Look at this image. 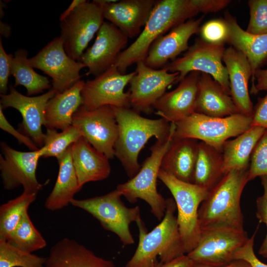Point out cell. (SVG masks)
<instances>
[{
	"label": "cell",
	"mask_w": 267,
	"mask_h": 267,
	"mask_svg": "<svg viewBox=\"0 0 267 267\" xmlns=\"http://www.w3.org/2000/svg\"><path fill=\"white\" fill-rule=\"evenodd\" d=\"M72 158L80 188L91 181L102 180L111 173L109 159L83 136L72 145Z\"/></svg>",
	"instance_id": "23"
},
{
	"label": "cell",
	"mask_w": 267,
	"mask_h": 267,
	"mask_svg": "<svg viewBox=\"0 0 267 267\" xmlns=\"http://www.w3.org/2000/svg\"><path fill=\"white\" fill-rule=\"evenodd\" d=\"M195 113L218 118L239 113L231 96L206 73L200 76Z\"/></svg>",
	"instance_id": "27"
},
{
	"label": "cell",
	"mask_w": 267,
	"mask_h": 267,
	"mask_svg": "<svg viewBox=\"0 0 267 267\" xmlns=\"http://www.w3.org/2000/svg\"><path fill=\"white\" fill-rule=\"evenodd\" d=\"M86 0H73L68 8L64 10L59 17L60 21L64 20L77 7L85 2Z\"/></svg>",
	"instance_id": "48"
},
{
	"label": "cell",
	"mask_w": 267,
	"mask_h": 267,
	"mask_svg": "<svg viewBox=\"0 0 267 267\" xmlns=\"http://www.w3.org/2000/svg\"><path fill=\"white\" fill-rule=\"evenodd\" d=\"M72 125L96 149L109 159L115 157L118 126L111 106L89 110L82 105L73 116Z\"/></svg>",
	"instance_id": "13"
},
{
	"label": "cell",
	"mask_w": 267,
	"mask_h": 267,
	"mask_svg": "<svg viewBox=\"0 0 267 267\" xmlns=\"http://www.w3.org/2000/svg\"><path fill=\"white\" fill-rule=\"evenodd\" d=\"M228 28L227 42L233 47L243 53L248 59L252 69V86H255L256 71L267 60V34L252 35L238 25L236 18L226 13L224 19Z\"/></svg>",
	"instance_id": "26"
},
{
	"label": "cell",
	"mask_w": 267,
	"mask_h": 267,
	"mask_svg": "<svg viewBox=\"0 0 267 267\" xmlns=\"http://www.w3.org/2000/svg\"><path fill=\"white\" fill-rule=\"evenodd\" d=\"M266 130L252 126L233 139L224 143L222 151L224 175L232 170L248 169L252 152Z\"/></svg>",
	"instance_id": "30"
},
{
	"label": "cell",
	"mask_w": 267,
	"mask_h": 267,
	"mask_svg": "<svg viewBox=\"0 0 267 267\" xmlns=\"http://www.w3.org/2000/svg\"><path fill=\"white\" fill-rule=\"evenodd\" d=\"M174 133L167 139L157 140L150 147V155L144 161L138 172L127 182L118 184L116 188L130 203H134L138 199L145 201L149 205L151 213L159 221L165 215L167 199L157 190V178L162 159L171 144Z\"/></svg>",
	"instance_id": "5"
},
{
	"label": "cell",
	"mask_w": 267,
	"mask_h": 267,
	"mask_svg": "<svg viewBox=\"0 0 267 267\" xmlns=\"http://www.w3.org/2000/svg\"><path fill=\"white\" fill-rule=\"evenodd\" d=\"M13 54H7L0 38V93H7L8 78L11 75V60Z\"/></svg>",
	"instance_id": "42"
},
{
	"label": "cell",
	"mask_w": 267,
	"mask_h": 267,
	"mask_svg": "<svg viewBox=\"0 0 267 267\" xmlns=\"http://www.w3.org/2000/svg\"><path fill=\"white\" fill-rule=\"evenodd\" d=\"M136 64L135 74L129 82L131 106L139 113L150 114L166 89L175 84L179 74L164 68L153 69L144 61Z\"/></svg>",
	"instance_id": "16"
},
{
	"label": "cell",
	"mask_w": 267,
	"mask_h": 267,
	"mask_svg": "<svg viewBox=\"0 0 267 267\" xmlns=\"http://www.w3.org/2000/svg\"><path fill=\"white\" fill-rule=\"evenodd\" d=\"M201 38L205 42L214 44H224L227 42L228 28L223 19H213L200 28Z\"/></svg>",
	"instance_id": "39"
},
{
	"label": "cell",
	"mask_w": 267,
	"mask_h": 267,
	"mask_svg": "<svg viewBox=\"0 0 267 267\" xmlns=\"http://www.w3.org/2000/svg\"><path fill=\"white\" fill-rule=\"evenodd\" d=\"M158 178L166 186L175 201L177 222L184 248L187 254L196 247L201 230L198 210L209 191L193 183L180 180L160 169Z\"/></svg>",
	"instance_id": "7"
},
{
	"label": "cell",
	"mask_w": 267,
	"mask_h": 267,
	"mask_svg": "<svg viewBox=\"0 0 267 267\" xmlns=\"http://www.w3.org/2000/svg\"><path fill=\"white\" fill-rule=\"evenodd\" d=\"M193 264V262L184 255L169 262L159 263L153 267H192Z\"/></svg>",
	"instance_id": "47"
},
{
	"label": "cell",
	"mask_w": 267,
	"mask_h": 267,
	"mask_svg": "<svg viewBox=\"0 0 267 267\" xmlns=\"http://www.w3.org/2000/svg\"><path fill=\"white\" fill-rule=\"evenodd\" d=\"M192 267H214L204 266L200 264H194ZM217 267H251L246 262L243 260H235L228 265Z\"/></svg>",
	"instance_id": "49"
},
{
	"label": "cell",
	"mask_w": 267,
	"mask_h": 267,
	"mask_svg": "<svg viewBox=\"0 0 267 267\" xmlns=\"http://www.w3.org/2000/svg\"><path fill=\"white\" fill-rule=\"evenodd\" d=\"M13 246L31 253L44 248L46 241L33 223L28 212L6 240Z\"/></svg>",
	"instance_id": "34"
},
{
	"label": "cell",
	"mask_w": 267,
	"mask_h": 267,
	"mask_svg": "<svg viewBox=\"0 0 267 267\" xmlns=\"http://www.w3.org/2000/svg\"><path fill=\"white\" fill-rule=\"evenodd\" d=\"M46 257L21 250L0 239V267H44Z\"/></svg>",
	"instance_id": "36"
},
{
	"label": "cell",
	"mask_w": 267,
	"mask_h": 267,
	"mask_svg": "<svg viewBox=\"0 0 267 267\" xmlns=\"http://www.w3.org/2000/svg\"><path fill=\"white\" fill-rule=\"evenodd\" d=\"M204 15L198 19H190L172 28L157 38L151 44L144 60L145 64L155 69L163 68L189 48L190 37L199 32Z\"/></svg>",
	"instance_id": "20"
},
{
	"label": "cell",
	"mask_w": 267,
	"mask_h": 267,
	"mask_svg": "<svg viewBox=\"0 0 267 267\" xmlns=\"http://www.w3.org/2000/svg\"><path fill=\"white\" fill-rule=\"evenodd\" d=\"M176 209L175 200L167 199L163 218L149 232L142 220L136 223L139 229L138 245L124 267H153L159 263L169 262L186 255L175 214Z\"/></svg>",
	"instance_id": "3"
},
{
	"label": "cell",
	"mask_w": 267,
	"mask_h": 267,
	"mask_svg": "<svg viewBox=\"0 0 267 267\" xmlns=\"http://www.w3.org/2000/svg\"><path fill=\"white\" fill-rule=\"evenodd\" d=\"M0 177L4 188L12 190L22 186L23 191L36 193L43 185L36 177L39 160L43 156L41 148L28 152L16 150L5 142H0Z\"/></svg>",
	"instance_id": "15"
},
{
	"label": "cell",
	"mask_w": 267,
	"mask_h": 267,
	"mask_svg": "<svg viewBox=\"0 0 267 267\" xmlns=\"http://www.w3.org/2000/svg\"><path fill=\"white\" fill-rule=\"evenodd\" d=\"M96 0L101 7L104 18L131 39L140 34L156 2L155 0Z\"/></svg>",
	"instance_id": "19"
},
{
	"label": "cell",
	"mask_w": 267,
	"mask_h": 267,
	"mask_svg": "<svg viewBox=\"0 0 267 267\" xmlns=\"http://www.w3.org/2000/svg\"><path fill=\"white\" fill-rule=\"evenodd\" d=\"M252 120V126L260 127L267 130V93L265 96L258 98V102L253 108Z\"/></svg>",
	"instance_id": "44"
},
{
	"label": "cell",
	"mask_w": 267,
	"mask_h": 267,
	"mask_svg": "<svg viewBox=\"0 0 267 267\" xmlns=\"http://www.w3.org/2000/svg\"><path fill=\"white\" fill-rule=\"evenodd\" d=\"M225 49L224 44H210L197 38L182 57L170 61L163 68L171 73H179L175 84L191 72L208 74L230 95L228 72L222 64Z\"/></svg>",
	"instance_id": "9"
},
{
	"label": "cell",
	"mask_w": 267,
	"mask_h": 267,
	"mask_svg": "<svg viewBox=\"0 0 267 267\" xmlns=\"http://www.w3.org/2000/svg\"><path fill=\"white\" fill-rule=\"evenodd\" d=\"M250 18L246 31L252 35L267 34V0L248 2Z\"/></svg>",
	"instance_id": "38"
},
{
	"label": "cell",
	"mask_w": 267,
	"mask_h": 267,
	"mask_svg": "<svg viewBox=\"0 0 267 267\" xmlns=\"http://www.w3.org/2000/svg\"><path fill=\"white\" fill-rule=\"evenodd\" d=\"M199 141L173 137L162 159L161 169L184 182L193 183Z\"/></svg>",
	"instance_id": "25"
},
{
	"label": "cell",
	"mask_w": 267,
	"mask_h": 267,
	"mask_svg": "<svg viewBox=\"0 0 267 267\" xmlns=\"http://www.w3.org/2000/svg\"><path fill=\"white\" fill-rule=\"evenodd\" d=\"M11 33L10 26L6 23L0 21V36L8 38Z\"/></svg>",
	"instance_id": "50"
},
{
	"label": "cell",
	"mask_w": 267,
	"mask_h": 267,
	"mask_svg": "<svg viewBox=\"0 0 267 267\" xmlns=\"http://www.w3.org/2000/svg\"><path fill=\"white\" fill-rule=\"evenodd\" d=\"M199 72H191L174 90L165 92L155 103L156 114L176 123L195 113L199 80Z\"/></svg>",
	"instance_id": "21"
},
{
	"label": "cell",
	"mask_w": 267,
	"mask_h": 267,
	"mask_svg": "<svg viewBox=\"0 0 267 267\" xmlns=\"http://www.w3.org/2000/svg\"><path fill=\"white\" fill-rule=\"evenodd\" d=\"M9 92L0 94V106L3 109L9 107L18 111L22 117L21 127L27 136L42 148L44 143L45 134L42 131L44 125V114L48 101L56 93L52 88L45 93L36 96L24 95L10 85Z\"/></svg>",
	"instance_id": "17"
},
{
	"label": "cell",
	"mask_w": 267,
	"mask_h": 267,
	"mask_svg": "<svg viewBox=\"0 0 267 267\" xmlns=\"http://www.w3.org/2000/svg\"><path fill=\"white\" fill-rule=\"evenodd\" d=\"M116 189L101 196L84 199H74L71 205L81 209L95 218L105 229L115 233L124 245L134 243L130 230L132 222L141 220L138 206L127 207Z\"/></svg>",
	"instance_id": "8"
},
{
	"label": "cell",
	"mask_w": 267,
	"mask_h": 267,
	"mask_svg": "<svg viewBox=\"0 0 267 267\" xmlns=\"http://www.w3.org/2000/svg\"><path fill=\"white\" fill-rule=\"evenodd\" d=\"M44 267H115L78 241L64 237L51 247Z\"/></svg>",
	"instance_id": "24"
},
{
	"label": "cell",
	"mask_w": 267,
	"mask_h": 267,
	"mask_svg": "<svg viewBox=\"0 0 267 267\" xmlns=\"http://www.w3.org/2000/svg\"><path fill=\"white\" fill-rule=\"evenodd\" d=\"M223 61L227 70L231 96L238 112L252 117L253 106L249 95L248 82L252 69L245 55L233 47L225 48Z\"/></svg>",
	"instance_id": "22"
},
{
	"label": "cell",
	"mask_w": 267,
	"mask_h": 267,
	"mask_svg": "<svg viewBox=\"0 0 267 267\" xmlns=\"http://www.w3.org/2000/svg\"><path fill=\"white\" fill-rule=\"evenodd\" d=\"M135 71L122 74L114 65L92 80L85 82L81 91L83 106L92 110L103 106L130 108V93L125 92Z\"/></svg>",
	"instance_id": "14"
},
{
	"label": "cell",
	"mask_w": 267,
	"mask_h": 267,
	"mask_svg": "<svg viewBox=\"0 0 267 267\" xmlns=\"http://www.w3.org/2000/svg\"><path fill=\"white\" fill-rule=\"evenodd\" d=\"M71 146L57 161L59 171L57 179L44 204L49 211L59 210L71 204L75 194L81 190L73 164Z\"/></svg>",
	"instance_id": "29"
},
{
	"label": "cell",
	"mask_w": 267,
	"mask_h": 267,
	"mask_svg": "<svg viewBox=\"0 0 267 267\" xmlns=\"http://www.w3.org/2000/svg\"><path fill=\"white\" fill-rule=\"evenodd\" d=\"M249 180L267 176V130L257 142L250 159L248 169Z\"/></svg>",
	"instance_id": "37"
},
{
	"label": "cell",
	"mask_w": 267,
	"mask_h": 267,
	"mask_svg": "<svg viewBox=\"0 0 267 267\" xmlns=\"http://www.w3.org/2000/svg\"><path fill=\"white\" fill-rule=\"evenodd\" d=\"M199 13L215 12L226 7L231 2L229 0H193Z\"/></svg>",
	"instance_id": "45"
},
{
	"label": "cell",
	"mask_w": 267,
	"mask_h": 267,
	"mask_svg": "<svg viewBox=\"0 0 267 267\" xmlns=\"http://www.w3.org/2000/svg\"><path fill=\"white\" fill-rule=\"evenodd\" d=\"M257 229L246 242L235 253L234 260H243L251 267H267V264L261 262L256 256L254 250V239Z\"/></svg>",
	"instance_id": "41"
},
{
	"label": "cell",
	"mask_w": 267,
	"mask_h": 267,
	"mask_svg": "<svg viewBox=\"0 0 267 267\" xmlns=\"http://www.w3.org/2000/svg\"><path fill=\"white\" fill-rule=\"evenodd\" d=\"M3 109L0 106V128L3 131L13 136L18 142L24 144L31 151H36L40 148L28 136L25 135L15 129L7 121L5 117Z\"/></svg>",
	"instance_id": "43"
},
{
	"label": "cell",
	"mask_w": 267,
	"mask_h": 267,
	"mask_svg": "<svg viewBox=\"0 0 267 267\" xmlns=\"http://www.w3.org/2000/svg\"><path fill=\"white\" fill-rule=\"evenodd\" d=\"M100 5L96 0L86 1L60 22V38L65 52L80 61L89 43L104 22Z\"/></svg>",
	"instance_id": "11"
},
{
	"label": "cell",
	"mask_w": 267,
	"mask_h": 267,
	"mask_svg": "<svg viewBox=\"0 0 267 267\" xmlns=\"http://www.w3.org/2000/svg\"><path fill=\"white\" fill-rule=\"evenodd\" d=\"M248 181V169L232 170L209 191L198 210L201 230L216 227L243 228L240 199Z\"/></svg>",
	"instance_id": "4"
},
{
	"label": "cell",
	"mask_w": 267,
	"mask_h": 267,
	"mask_svg": "<svg viewBox=\"0 0 267 267\" xmlns=\"http://www.w3.org/2000/svg\"><path fill=\"white\" fill-rule=\"evenodd\" d=\"M111 107L118 126L115 156L132 178L140 169L138 155L148 140L153 136L157 140L168 139L174 133L176 125L163 118H145L130 108Z\"/></svg>",
	"instance_id": "1"
},
{
	"label": "cell",
	"mask_w": 267,
	"mask_h": 267,
	"mask_svg": "<svg viewBox=\"0 0 267 267\" xmlns=\"http://www.w3.org/2000/svg\"><path fill=\"white\" fill-rule=\"evenodd\" d=\"M30 65L51 78L52 89L56 93L68 89L81 80V70L86 67L66 53L60 37L48 43L35 56L29 58Z\"/></svg>",
	"instance_id": "12"
},
{
	"label": "cell",
	"mask_w": 267,
	"mask_h": 267,
	"mask_svg": "<svg viewBox=\"0 0 267 267\" xmlns=\"http://www.w3.org/2000/svg\"><path fill=\"white\" fill-rule=\"evenodd\" d=\"M85 81L80 80L64 91L56 93L47 103L44 114L46 129L63 131L72 125L73 117L83 105Z\"/></svg>",
	"instance_id": "28"
},
{
	"label": "cell",
	"mask_w": 267,
	"mask_h": 267,
	"mask_svg": "<svg viewBox=\"0 0 267 267\" xmlns=\"http://www.w3.org/2000/svg\"><path fill=\"white\" fill-rule=\"evenodd\" d=\"M222 164V152L199 141L193 183L210 190L224 175Z\"/></svg>",
	"instance_id": "31"
},
{
	"label": "cell",
	"mask_w": 267,
	"mask_h": 267,
	"mask_svg": "<svg viewBox=\"0 0 267 267\" xmlns=\"http://www.w3.org/2000/svg\"><path fill=\"white\" fill-rule=\"evenodd\" d=\"M255 80L257 82L250 89V93L256 94L262 90H267V69H258L255 74Z\"/></svg>",
	"instance_id": "46"
},
{
	"label": "cell",
	"mask_w": 267,
	"mask_h": 267,
	"mask_svg": "<svg viewBox=\"0 0 267 267\" xmlns=\"http://www.w3.org/2000/svg\"><path fill=\"white\" fill-rule=\"evenodd\" d=\"M82 136L79 130L72 125L58 132L55 129H46L44 143L41 148L42 158L55 157L58 161L69 147Z\"/></svg>",
	"instance_id": "35"
},
{
	"label": "cell",
	"mask_w": 267,
	"mask_h": 267,
	"mask_svg": "<svg viewBox=\"0 0 267 267\" xmlns=\"http://www.w3.org/2000/svg\"><path fill=\"white\" fill-rule=\"evenodd\" d=\"M248 239L244 228L203 230L196 247L186 255L194 264L214 267L225 266L234 261L235 253Z\"/></svg>",
	"instance_id": "10"
},
{
	"label": "cell",
	"mask_w": 267,
	"mask_h": 267,
	"mask_svg": "<svg viewBox=\"0 0 267 267\" xmlns=\"http://www.w3.org/2000/svg\"><path fill=\"white\" fill-rule=\"evenodd\" d=\"M199 13L193 0H159L140 34L118 56L114 65L122 74L133 64L144 61L153 42L172 28Z\"/></svg>",
	"instance_id": "2"
},
{
	"label": "cell",
	"mask_w": 267,
	"mask_h": 267,
	"mask_svg": "<svg viewBox=\"0 0 267 267\" xmlns=\"http://www.w3.org/2000/svg\"><path fill=\"white\" fill-rule=\"evenodd\" d=\"M129 38L108 21H104L92 45L84 52L80 61L88 71L87 75L95 76L105 72L115 62L125 48Z\"/></svg>",
	"instance_id": "18"
},
{
	"label": "cell",
	"mask_w": 267,
	"mask_h": 267,
	"mask_svg": "<svg viewBox=\"0 0 267 267\" xmlns=\"http://www.w3.org/2000/svg\"><path fill=\"white\" fill-rule=\"evenodd\" d=\"M37 194L23 191L0 207V239L6 240L15 229Z\"/></svg>",
	"instance_id": "33"
},
{
	"label": "cell",
	"mask_w": 267,
	"mask_h": 267,
	"mask_svg": "<svg viewBox=\"0 0 267 267\" xmlns=\"http://www.w3.org/2000/svg\"><path fill=\"white\" fill-rule=\"evenodd\" d=\"M252 121V117L240 113L218 118L194 113L175 123L173 137L195 139L222 153L224 143L249 129Z\"/></svg>",
	"instance_id": "6"
},
{
	"label": "cell",
	"mask_w": 267,
	"mask_h": 267,
	"mask_svg": "<svg viewBox=\"0 0 267 267\" xmlns=\"http://www.w3.org/2000/svg\"><path fill=\"white\" fill-rule=\"evenodd\" d=\"M261 183L264 188V193L256 200V217L260 222L265 224L267 228L266 237L260 246L258 254L265 258H267V176L260 177Z\"/></svg>",
	"instance_id": "40"
},
{
	"label": "cell",
	"mask_w": 267,
	"mask_h": 267,
	"mask_svg": "<svg viewBox=\"0 0 267 267\" xmlns=\"http://www.w3.org/2000/svg\"><path fill=\"white\" fill-rule=\"evenodd\" d=\"M28 50L23 48L17 49L11 60V75L14 77L16 88L24 87L27 96L43 92L50 89L51 85L48 79L37 73L30 65L28 58Z\"/></svg>",
	"instance_id": "32"
}]
</instances>
